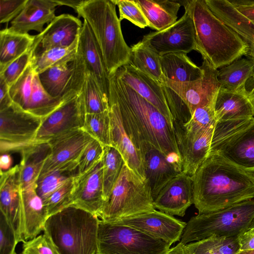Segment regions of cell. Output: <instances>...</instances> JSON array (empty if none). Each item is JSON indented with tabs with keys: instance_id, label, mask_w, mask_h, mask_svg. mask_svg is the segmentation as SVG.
<instances>
[{
	"instance_id": "obj_1",
	"label": "cell",
	"mask_w": 254,
	"mask_h": 254,
	"mask_svg": "<svg viewBox=\"0 0 254 254\" xmlns=\"http://www.w3.org/2000/svg\"><path fill=\"white\" fill-rule=\"evenodd\" d=\"M109 99L118 104L126 129L138 149L143 142L150 143L182 171L174 127L155 106L116 73L110 76Z\"/></svg>"
},
{
	"instance_id": "obj_2",
	"label": "cell",
	"mask_w": 254,
	"mask_h": 254,
	"mask_svg": "<svg viewBox=\"0 0 254 254\" xmlns=\"http://www.w3.org/2000/svg\"><path fill=\"white\" fill-rule=\"evenodd\" d=\"M198 214L220 210L254 198V171L209 154L191 176Z\"/></svg>"
},
{
	"instance_id": "obj_3",
	"label": "cell",
	"mask_w": 254,
	"mask_h": 254,
	"mask_svg": "<svg viewBox=\"0 0 254 254\" xmlns=\"http://www.w3.org/2000/svg\"><path fill=\"white\" fill-rule=\"evenodd\" d=\"M179 2L193 21L196 51L215 69L247 56V43L212 12L204 0Z\"/></svg>"
},
{
	"instance_id": "obj_4",
	"label": "cell",
	"mask_w": 254,
	"mask_h": 254,
	"mask_svg": "<svg viewBox=\"0 0 254 254\" xmlns=\"http://www.w3.org/2000/svg\"><path fill=\"white\" fill-rule=\"evenodd\" d=\"M75 11L91 29L109 76L129 64L131 49L124 38L121 21L112 0H83Z\"/></svg>"
},
{
	"instance_id": "obj_5",
	"label": "cell",
	"mask_w": 254,
	"mask_h": 254,
	"mask_svg": "<svg viewBox=\"0 0 254 254\" xmlns=\"http://www.w3.org/2000/svg\"><path fill=\"white\" fill-rule=\"evenodd\" d=\"M99 218L73 206L49 216L43 231L59 254H98Z\"/></svg>"
},
{
	"instance_id": "obj_6",
	"label": "cell",
	"mask_w": 254,
	"mask_h": 254,
	"mask_svg": "<svg viewBox=\"0 0 254 254\" xmlns=\"http://www.w3.org/2000/svg\"><path fill=\"white\" fill-rule=\"evenodd\" d=\"M203 59V74L198 80L180 83L164 78L162 86L173 121L186 124L196 109L215 103L221 86L218 70Z\"/></svg>"
},
{
	"instance_id": "obj_7",
	"label": "cell",
	"mask_w": 254,
	"mask_h": 254,
	"mask_svg": "<svg viewBox=\"0 0 254 254\" xmlns=\"http://www.w3.org/2000/svg\"><path fill=\"white\" fill-rule=\"evenodd\" d=\"M254 221V200L241 202L208 213L198 214L187 223L180 243L200 241L214 235L239 236Z\"/></svg>"
},
{
	"instance_id": "obj_8",
	"label": "cell",
	"mask_w": 254,
	"mask_h": 254,
	"mask_svg": "<svg viewBox=\"0 0 254 254\" xmlns=\"http://www.w3.org/2000/svg\"><path fill=\"white\" fill-rule=\"evenodd\" d=\"M155 210L150 185L125 163L99 216L113 222L129 216Z\"/></svg>"
},
{
	"instance_id": "obj_9",
	"label": "cell",
	"mask_w": 254,
	"mask_h": 254,
	"mask_svg": "<svg viewBox=\"0 0 254 254\" xmlns=\"http://www.w3.org/2000/svg\"><path fill=\"white\" fill-rule=\"evenodd\" d=\"M209 154L254 171V117L216 122Z\"/></svg>"
},
{
	"instance_id": "obj_10",
	"label": "cell",
	"mask_w": 254,
	"mask_h": 254,
	"mask_svg": "<svg viewBox=\"0 0 254 254\" xmlns=\"http://www.w3.org/2000/svg\"><path fill=\"white\" fill-rule=\"evenodd\" d=\"M98 254H168L171 245L134 228L99 220Z\"/></svg>"
},
{
	"instance_id": "obj_11",
	"label": "cell",
	"mask_w": 254,
	"mask_h": 254,
	"mask_svg": "<svg viewBox=\"0 0 254 254\" xmlns=\"http://www.w3.org/2000/svg\"><path fill=\"white\" fill-rule=\"evenodd\" d=\"M42 120L13 102L0 110L1 154L9 151L20 152L36 143Z\"/></svg>"
},
{
	"instance_id": "obj_12",
	"label": "cell",
	"mask_w": 254,
	"mask_h": 254,
	"mask_svg": "<svg viewBox=\"0 0 254 254\" xmlns=\"http://www.w3.org/2000/svg\"><path fill=\"white\" fill-rule=\"evenodd\" d=\"M87 72L78 49L74 57L51 66L38 76L43 88L52 97L71 98L81 92Z\"/></svg>"
},
{
	"instance_id": "obj_13",
	"label": "cell",
	"mask_w": 254,
	"mask_h": 254,
	"mask_svg": "<svg viewBox=\"0 0 254 254\" xmlns=\"http://www.w3.org/2000/svg\"><path fill=\"white\" fill-rule=\"evenodd\" d=\"M93 139L82 128L71 130L50 139V152L39 177L55 171L77 170L78 161L86 145Z\"/></svg>"
},
{
	"instance_id": "obj_14",
	"label": "cell",
	"mask_w": 254,
	"mask_h": 254,
	"mask_svg": "<svg viewBox=\"0 0 254 254\" xmlns=\"http://www.w3.org/2000/svg\"><path fill=\"white\" fill-rule=\"evenodd\" d=\"M141 41L160 56L197 50L193 22L186 11L175 23L161 31L144 35Z\"/></svg>"
},
{
	"instance_id": "obj_15",
	"label": "cell",
	"mask_w": 254,
	"mask_h": 254,
	"mask_svg": "<svg viewBox=\"0 0 254 254\" xmlns=\"http://www.w3.org/2000/svg\"><path fill=\"white\" fill-rule=\"evenodd\" d=\"M86 114L84 97L81 91L78 95L65 101L42 120L36 140L47 142L58 135L82 128Z\"/></svg>"
},
{
	"instance_id": "obj_16",
	"label": "cell",
	"mask_w": 254,
	"mask_h": 254,
	"mask_svg": "<svg viewBox=\"0 0 254 254\" xmlns=\"http://www.w3.org/2000/svg\"><path fill=\"white\" fill-rule=\"evenodd\" d=\"M113 222L134 228L171 245L180 241L187 224L156 209L126 217Z\"/></svg>"
},
{
	"instance_id": "obj_17",
	"label": "cell",
	"mask_w": 254,
	"mask_h": 254,
	"mask_svg": "<svg viewBox=\"0 0 254 254\" xmlns=\"http://www.w3.org/2000/svg\"><path fill=\"white\" fill-rule=\"evenodd\" d=\"M105 203L102 160L88 171L74 176L70 206L84 210L99 218Z\"/></svg>"
},
{
	"instance_id": "obj_18",
	"label": "cell",
	"mask_w": 254,
	"mask_h": 254,
	"mask_svg": "<svg viewBox=\"0 0 254 254\" xmlns=\"http://www.w3.org/2000/svg\"><path fill=\"white\" fill-rule=\"evenodd\" d=\"M215 125L201 133L192 134L185 129L182 123L173 122L176 143L182 160L183 173L192 176L206 159L210 149Z\"/></svg>"
},
{
	"instance_id": "obj_19",
	"label": "cell",
	"mask_w": 254,
	"mask_h": 254,
	"mask_svg": "<svg viewBox=\"0 0 254 254\" xmlns=\"http://www.w3.org/2000/svg\"><path fill=\"white\" fill-rule=\"evenodd\" d=\"M82 24L78 17L69 14L56 16L41 33L35 35L31 48L33 55L54 47L70 46L78 39Z\"/></svg>"
},
{
	"instance_id": "obj_20",
	"label": "cell",
	"mask_w": 254,
	"mask_h": 254,
	"mask_svg": "<svg viewBox=\"0 0 254 254\" xmlns=\"http://www.w3.org/2000/svg\"><path fill=\"white\" fill-rule=\"evenodd\" d=\"M19 171V164L7 171H0V209L14 229L18 242H23Z\"/></svg>"
},
{
	"instance_id": "obj_21",
	"label": "cell",
	"mask_w": 254,
	"mask_h": 254,
	"mask_svg": "<svg viewBox=\"0 0 254 254\" xmlns=\"http://www.w3.org/2000/svg\"><path fill=\"white\" fill-rule=\"evenodd\" d=\"M115 73L122 81L155 106L174 127L173 118L160 83L130 64L121 67Z\"/></svg>"
},
{
	"instance_id": "obj_22",
	"label": "cell",
	"mask_w": 254,
	"mask_h": 254,
	"mask_svg": "<svg viewBox=\"0 0 254 254\" xmlns=\"http://www.w3.org/2000/svg\"><path fill=\"white\" fill-rule=\"evenodd\" d=\"M216 122L254 117V89L246 86L237 89L221 86L214 105Z\"/></svg>"
},
{
	"instance_id": "obj_23",
	"label": "cell",
	"mask_w": 254,
	"mask_h": 254,
	"mask_svg": "<svg viewBox=\"0 0 254 254\" xmlns=\"http://www.w3.org/2000/svg\"><path fill=\"white\" fill-rule=\"evenodd\" d=\"M192 204V181L183 172L170 181L154 200L155 209L172 216H184Z\"/></svg>"
},
{
	"instance_id": "obj_24",
	"label": "cell",
	"mask_w": 254,
	"mask_h": 254,
	"mask_svg": "<svg viewBox=\"0 0 254 254\" xmlns=\"http://www.w3.org/2000/svg\"><path fill=\"white\" fill-rule=\"evenodd\" d=\"M138 149L141 155L146 179L154 200L167 184L181 172L150 143L143 142Z\"/></svg>"
},
{
	"instance_id": "obj_25",
	"label": "cell",
	"mask_w": 254,
	"mask_h": 254,
	"mask_svg": "<svg viewBox=\"0 0 254 254\" xmlns=\"http://www.w3.org/2000/svg\"><path fill=\"white\" fill-rule=\"evenodd\" d=\"M111 144L122 156L124 163L137 175L146 180L141 155L124 126L118 104L109 99Z\"/></svg>"
},
{
	"instance_id": "obj_26",
	"label": "cell",
	"mask_w": 254,
	"mask_h": 254,
	"mask_svg": "<svg viewBox=\"0 0 254 254\" xmlns=\"http://www.w3.org/2000/svg\"><path fill=\"white\" fill-rule=\"evenodd\" d=\"M78 49L83 58L87 71L93 75L102 93L109 99L110 76L100 47L85 20L78 37Z\"/></svg>"
},
{
	"instance_id": "obj_27",
	"label": "cell",
	"mask_w": 254,
	"mask_h": 254,
	"mask_svg": "<svg viewBox=\"0 0 254 254\" xmlns=\"http://www.w3.org/2000/svg\"><path fill=\"white\" fill-rule=\"evenodd\" d=\"M59 6L56 0H28L20 14L6 27L10 32L18 34H29L30 31L39 33L56 16V7Z\"/></svg>"
},
{
	"instance_id": "obj_28",
	"label": "cell",
	"mask_w": 254,
	"mask_h": 254,
	"mask_svg": "<svg viewBox=\"0 0 254 254\" xmlns=\"http://www.w3.org/2000/svg\"><path fill=\"white\" fill-rule=\"evenodd\" d=\"M209 9L237 33L249 47L248 59L254 63V23L238 11L228 0H204Z\"/></svg>"
},
{
	"instance_id": "obj_29",
	"label": "cell",
	"mask_w": 254,
	"mask_h": 254,
	"mask_svg": "<svg viewBox=\"0 0 254 254\" xmlns=\"http://www.w3.org/2000/svg\"><path fill=\"white\" fill-rule=\"evenodd\" d=\"M36 183L21 191L24 241L33 239L43 230L48 218L43 199L36 192Z\"/></svg>"
},
{
	"instance_id": "obj_30",
	"label": "cell",
	"mask_w": 254,
	"mask_h": 254,
	"mask_svg": "<svg viewBox=\"0 0 254 254\" xmlns=\"http://www.w3.org/2000/svg\"><path fill=\"white\" fill-rule=\"evenodd\" d=\"M50 152L48 142L39 141L20 152L21 160L19 164V175L22 189L36 183Z\"/></svg>"
},
{
	"instance_id": "obj_31",
	"label": "cell",
	"mask_w": 254,
	"mask_h": 254,
	"mask_svg": "<svg viewBox=\"0 0 254 254\" xmlns=\"http://www.w3.org/2000/svg\"><path fill=\"white\" fill-rule=\"evenodd\" d=\"M163 74L172 81L186 83L200 78L203 74L201 66H197L184 53H173L161 56Z\"/></svg>"
},
{
	"instance_id": "obj_32",
	"label": "cell",
	"mask_w": 254,
	"mask_h": 254,
	"mask_svg": "<svg viewBox=\"0 0 254 254\" xmlns=\"http://www.w3.org/2000/svg\"><path fill=\"white\" fill-rule=\"evenodd\" d=\"M145 16L148 27L157 31L171 26L177 21L181 4L179 1L135 0Z\"/></svg>"
},
{
	"instance_id": "obj_33",
	"label": "cell",
	"mask_w": 254,
	"mask_h": 254,
	"mask_svg": "<svg viewBox=\"0 0 254 254\" xmlns=\"http://www.w3.org/2000/svg\"><path fill=\"white\" fill-rule=\"evenodd\" d=\"M35 36L18 34L8 30L0 31V72L9 64L29 51L34 43Z\"/></svg>"
},
{
	"instance_id": "obj_34",
	"label": "cell",
	"mask_w": 254,
	"mask_h": 254,
	"mask_svg": "<svg viewBox=\"0 0 254 254\" xmlns=\"http://www.w3.org/2000/svg\"><path fill=\"white\" fill-rule=\"evenodd\" d=\"M128 64L148 75L161 85L164 81L161 56L141 41L130 47Z\"/></svg>"
},
{
	"instance_id": "obj_35",
	"label": "cell",
	"mask_w": 254,
	"mask_h": 254,
	"mask_svg": "<svg viewBox=\"0 0 254 254\" xmlns=\"http://www.w3.org/2000/svg\"><path fill=\"white\" fill-rule=\"evenodd\" d=\"M70 99L51 96L43 88L38 74L36 73L33 78L31 98L26 111L43 120Z\"/></svg>"
},
{
	"instance_id": "obj_36",
	"label": "cell",
	"mask_w": 254,
	"mask_h": 254,
	"mask_svg": "<svg viewBox=\"0 0 254 254\" xmlns=\"http://www.w3.org/2000/svg\"><path fill=\"white\" fill-rule=\"evenodd\" d=\"M254 72L253 61L240 58L218 70L217 78L222 86L235 90L246 86Z\"/></svg>"
},
{
	"instance_id": "obj_37",
	"label": "cell",
	"mask_w": 254,
	"mask_h": 254,
	"mask_svg": "<svg viewBox=\"0 0 254 254\" xmlns=\"http://www.w3.org/2000/svg\"><path fill=\"white\" fill-rule=\"evenodd\" d=\"M102 161L103 191L106 203L119 178L124 161L120 152L111 146H104Z\"/></svg>"
},
{
	"instance_id": "obj_38",
	"label": "cell",
	"mask_w": 254,
	"mask_h": 254,
	"mask_svg": "<svg viewBox=\"0 0 254 254\" xmlns=\"http://www.w3.org/2000/svg\"><path fill=\"white\" fill-rule=\"evenodd\" d=\"M78 45V38L68 47H54L33 55L31 64L35 72L39 74L56 64L74 57L77 52Z\"/></svg>"
},
{
	"instance_id": "obj_39",
	"label": "cell",
	"mask_w": 254,
	"mask_h": 254,
	"mask_svg": "<svg viewBox=\"0 0 254 254\" xmlns=\"http://www.w3.org/2000/svg\"><path fill=\"white\" fill-rule=\"evenodd\" d=\"M86 114H98L109 111V99L102 93L95 78L87 72L82 90Z\"/></svg>"
},
{
	"instance_id": "obj_40",
	"label": "cell",
	"mask_w": 254,
	"mask_h": 254,
	"mask_svg": "<svg viewBox=\"0 0 254 254\" xmlns=\"http://www.w3.org/2000/svg\"><path fill=\"white\" fill-rule=\"evenodd\" d=\"M82 128L104 146H111L109 111L98 114H86Z\"/></svg>"
},
{
	"instance_id": "obj_41",
	"label": "cell",
	"mask_w": 254,
	"mask_h": 254,
	"mask_svg": "<svg viewBox=\"0 0 254 254\" xmlns=\"http://www.w3.org/2000/svg\"><path fill=\"white\" fill-rule=\"evenodd\" d=\"M35 74L31 63L20 77L9 87V94L13 102L25 110L31 98Z\"/></svg>"
},
{
	"instance_id": "obj_42",
	"label": "cell",
	"mask_w": 254,
	"mask_h": 254,
	"mask_svg": "<svg viewBox=\"0 0 254 254\" xmlns=\"http://www.w3.org/2000/svg\"><path fill=\"white\" fill-rule=\"evenodd\" d=\"M69 171H55L39 177L36 182V192L44 202L55 190L76 174Z\"/></svg>"
},
{
	"instance_id": "obj_43",
	"label": "cell",
	"mask_w": 254,
	"mask_h": 254,
	"mask_svg": "<svg viewBox=\"0 0 254 254\" xmlns=\"http://www.w3.org/2000/svg\"><path fill=\"white\" fill-rule=\"evenodd\" d=\"M214 105L215 104H212L196 109L190 120L187 123L183 124L185 129L190 133L198 134L215 125L216 121Z\"/></svg>"
},
{
	"instance_id": "obj_44",
	"label": "cell",
	"mask_w": 254,
	"mask_h": 254,
	"mask_svg": "<svg viewBox=\"0 0 254 254\" xmlns=\"http://www.w3.org/2000/svg\"><path fill=\"white\" fill-rule=\"evenodd\" d=\"M74 176L55 190L44 202L48 217L70 206Z\"/></svg>"
},
{
	"instance_id": "obj_45",
	"label": "cell",
	"mask_w": 254,
	"mask_h": 254,
	"mask_svg": "<svg viewBox=\"0 0 254 254\" xmlns=\"http://www.w3.org/2000/svg\"><path fill=\"white\" fill-rule=\"evenodd\" d=\"M104 146L93 138L84 147L80 156L78 174H83L96 166L103 158Z\"/></svg>"
},
{
	"instance_id": "obj_46",
	"label": "cell",
	"mask_w": 254,
	"mask_h": 254,
	"mask_svg": "<svg viewBox=\"0 0 254 254\" xmlns=\"http://www.w3.org/2000/svg\"><path fill=\"white\" fill-rule=\"evenodd\" d=\"M119 10V20L126 19L141 28L148 27V21L135 0H112Z\"/></svg>"
},
{
	"instance_id": "obj_47",
	"label": "cell",
	"mask_w": 254,
	"mask_h": 254,
	"mask_svg": "<svg viewBox=\"0 0 254 254\" xmlns=\"http://www.w3.org/2000/svg\"><path fill=\"white\" fill-rule=\"evenodd\" d=\"M32 57L33 51L31 49L12 62L0 71V77L2 78L10 87L20 77L30 64Z\"/></svg>"
},
{
	"instance_id": "obj_48",
	"label": "cell",
	"mask_w": 254,
	"mask_h": 254,
	"mask_svg": "<svg viewBox=\"0 0 254 254\" xmlns=\"http://www.w3.org/2000/svg\"><path fill=\"white\" fill-rule=\"evenodd\" d=\"M15 232L5 216L0 214V254H15L18 243Z\"/></svg>"
},
{
	"instance_id": "obj_49",
	"label": "cell",
	"mask_w": 254,
	"mask_h": 254,
	"mask_svg": "<svg viewBox=\"0 0 254 254\" xmlns=\"http://www.w3.org/2000/svg\"><path fill=\"white\" fill-rule=\"evenodd\" d=\"M23 243L22 254H59L50 239L45 234Z\"/></svg>"
},
{
	"instance_id": "obj_50",
	"label": "cell",
	"mask_w": 254,
	"mask_h": 254,
	"mask_svg": "<svg viewBox=\"0 0 254 254\" xmlns=\"http://www.w3.org/2000/svg\"><path fill=\"white\" fill-rule=\"evenodd\" d=\"M28 0H0V23L12 21L22 11Z\"/></svg>"
},
{
	"instance_id": "obj_51",
	"label": "cell",
	"mask_w": 254,
	"mask_h": 254,
	"mask_svg": "<svg viewBox=\"0 0 254 254\" xmlns=\"http://www.w3.org/2000/svg\"><path fill=\"white\" fill-rule=\"evenodd\" d=\"M183 247L190 254H220L212 236L200 241L188 243Z\"/></svg>"
},
{
	"instance_id": "obj_52",
	"label": "cell",
	"mask_w": 254,
	"mask_h": 254,
	"mask_svg": "<svg viewBox=\"0 0 254 254\" xmlns=\"http://www.w3.org/2000/svg\"><path fill=\"white\" fill-rule=\"evenodd\" d=\"M220 254H237L240 251L239 236L219 237L212 236Z\"/></svg>"
},
{
	"instance_id": "obj_53",
	"label": "cell",
	"mask_w": 254,
	"mask_h": 254,
	"mask_svg": "<svg viewBox=\"0 0 254 254\" xmlns=\"http://www.w3.org/2000/svg\"><path fill=\"white\" fill-rule=\"evenodd\" d=\"M229 1L238 11L254 23V0H232Z\"/></svg>"
},
{
	"instance_id": "obj_54",
	"label": "cell",
	"mask_w": 254,
	"mask_h": 254,
	"mask_svg": "<svg viewBox=\"0 0 254 254\" xmlns=\"http://www.w3.org/2000/svg\"><path fill=\"white\" fill-rule=\"evenodd\" d=\"M240 251L254 250V221L252 225L239 236Z\"/></svg>"
},
{
	"instance_id": "obj_55",
	"label": "cell",
	"mask_w": 254,
	"mask_h": 254,
	"mask_svg": "<svg viewBox=\"0 0 254 254\" xmlns=\"http://www.w3.org/2000/svg\"><path fill=\"white\" fill-rule=\"evenodd\" d=\"M12 103L9 94V86L0 77V110L7 108Z\"/></svg>"
},
{
	"instance_id": "obj_56",
	"label": "cell",
	"mask_w": 254,
	"mask_h": 254,
	"mask_svg": "<svg viewBox=\"0 0 254 254\" xmlns=\"http://www.w3.org/2000/svg\"><path fill=\"white\" fill-rule=\"evenodd\" d=\"M13 163L12 158L8 153L1 154L0 157V171H6L11 168Z\"/></svg>"
},
{
	"instance_id": "obj_57",
	"label": "cell",
	"mask_w": 254,
	"mask_h": 254,
	"mask_svg": "<svg viewBox=\"0 0 254 254\" xmlns=\"http://www.w3.org/2000/svg\"><path fill=\"white\" fill-rule=\"evenodd\" d=\"M59 6L65 5L70 7L75 11L82 3L83 0H56Z\"/></svg>"
},
{
	"instance_id": "obj_58",
	"label": "cell",
	"mask_w": 254,
	"mask_h": 254,
	"mask_svg": "<svg viewBox=\"0 0 254 254\" xmlns=\"http://www.w3.org/2000/svg\"><path fill=\"white\" fill-rule=\"evenodd\" d=\"M168 254H190L180 243L170 249Z\"/></svg>"
},
{
	"instance_id": "obj_59",
	"label": "cell",
	"mask_w": 254,
	"mask_h": 254,
	"mask_svg": "<svg viewBox=\"0 0 254 254\" xmlns=\"http://www.w3.org/2000/svg\"><path fill=\"white\" fill-rule=\"evenodd\" d=\"M237 254H254V250L241 251Z\"/></svg>"
},
{
	"instance_id": "obj_60",
	"label": "cell",
	"mask_w": 254,
	"mask_h": 254,
	"mask_svg": "<svg viewBox=\"0 0 254 254\" xmlns=\"http://www.w3.org/2000/svg\"><path fill=\"white\" fill-rule=\"evenodd\" d=\"M252 77H253V82H254V88H253V89H254V72L253 73Z\"/></svg>"
},
{
	"instance_id": "obj_61",
	"label": "cell",
	"mask_w": 254,
	"mask_h": 254,
	"mask_svg": "<svg viewBox=\"0 0 254 254\" xmlns=\"http://www.w3.org/2000/svg\"><path fill=\"white\" fill-rule=\"evenodd\" d=\"M15 254H17L16 253Z\"/></svg>"
}]
</instances>
